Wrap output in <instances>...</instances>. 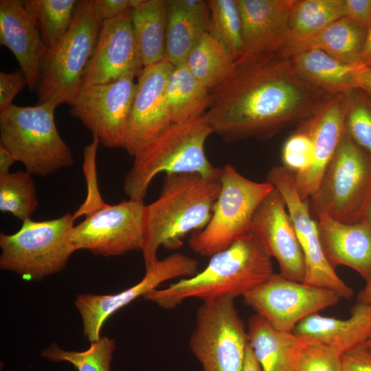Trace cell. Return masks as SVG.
<instances>
[{"label": "cell", "mask_w": 371, "mask_h": 371, "mask_svg": "<svg viewBox=\"0 0 371 371\" xmlns=\"http://www.w3.org/2000/svg\"><path fill=\"white\" fill-rule=\"evenodd\" d=\"M206 119L228 144L267 140L315 117L332 96L301 78L289 58L242 56L228 78L212 91Z\"/></svg>", "instance_id": "1"}, {"label": "cell", "mask_w": 371, "mask_h": 371, "mask_svg": "<svg viewBox=\"0 0 371 371\" xmlns=\"http://www.w3.org/2000/svg\"><path fill=\"white\" fill-rule=\"evenodd\" d=\"M218 174L166 175L159 197L145 205L141 251L146 269L159 260L160 247L177 249L186 235L207 225L221 190Z\"/></svg>", "instance_id": "2"}, {"label": "cell", "mask_w": 371, "mask_h": 371, "mask_svg": "<svg viewBox=\"0 0 371 371\" xmlns=\"http://www.w3.org/2000/svg\"><path fill=\"white\" fill-rule=\"evenodd\" d=\"M273 273L271 258L256 236L248 232L229 247L210 257L207 265L191 277L179 279L144 297L164 309H173L185 300L202 302L222 297L243 296Z\"/></svg>", "instance_id": "3"}, {"label": "cell", "mask_w": 371, "mask_h": 371, "mask_svg": "<svg viewBox=\"0 0 371 371\" xmlns=\"http://www.w3.org/2000/svg\"><path fill=\"white\" fill-rule=\"evenodd\" d=\"M213 131L205 115L183 123H173L133 156L123 189L131 199L144 201L153 179L160 173H198L216 176L219 168L207 159L204 146Z\"/></svg>", "instance_id": "4"}, {"label": "cell", "mask_w": 371, "mask_h": 371, "mask_svg": "<svg viewBox=\"0 0 371 371\" xmlns=\"http://www.w3.org/2000/svg\"><path fill=\"white\" fill-rule=\"evenodd\" d=\"M102 21L91 0L80 1L70 28L54 48H45L40 62L37 104H70L82 87Z\"/></svg>", "instance_id": "5"}, {"label": "cell", "mask_w": 371, "mask_h": 371, "mask_svg": "<svg viewBox=\"0 0 371 371\" xmlns=\"http://www.w3.org/2000/svg\"><path fill=\"white\" fill-rule=\"evenodd\" d=\"M56 107L52 102L13 104L0 113V146L31 175L47 176L74 164L71 150L56 126Z\"/></svg>", "instance_id": "6"}, {"label": "cell", "mask_w": 371, "mask_h": 371, "mask_svg": "<svg viewBox=\"0 0 371 371\" xmlns=\"http://www.w3.org/2000/svg\"><path fill=\"white\" fill-rule=\"evenodd\" d=\"M75 218L23 221L15 233L0 234V268L27 280H40L63 270L76 249L71 240Z\"/></svg>", "instance_id": "7"}, {"label": "cell", "mask_w": 371, "mask_h": 371, "mask_svg": "<svg viewBox=\"0 0 371 371\" xmlns=\"http://www.w3.org/2000/svg\"><path fill=\"white\" fill-rule=\"evenodd\" d=\"M370 199L371 155L346 133L319 188L308 198L311 214L357 223L366 221Z\"/></svg>", "instance_id": "8"}, {"label": "cell", "mask_w": 371, "mask_h": 371, "mask_svg": "<svg viewBox=\"0 0 371 371\" xmlns=\"http://www.w3.org/2000/svg\"><path fill=\"white\" fill-rule=\"evenodd\" d=\"M218 177L221 190L210 220L192 233L188 241L190 248L203 256L211 257L250 232L255 212L274 189L267 181L245 177L229 164L219 168Z\"/></svg>", "instance_id": "9"}, {"label": "cell", "mask_w": 371, "mask_h": 371, "mask_svg": "<svg viewBox=\"0 0 371 371\" xmlns=\"http://www.w3.org/2000/svg\"><path fill=\"white\" fill-rule=\"evenodd\" d=\"M234 300L222 297L202 302L189 339L203 371H242L248 346L247 329Z\"/></svg>", "instance_id": "10"}, {"label": "cell", "mask_w": 371, "mask_h": 371, "mask_svg": "<svg viewBox=\"0 0 371 371\" xmlns=\"http://www.w3.org/2000/svg\"><path fill=\"white\" fill-rule=\"evenodd\" d=\"M267 181L281 194L286 203L304 256V283L331 290L340 298H352V289L340 278L325 256L308 199L304 200L300 196L294 173L283 166H273L267 173Z\"/></svg>", "instance_id": "11"}, {"label": "cell", "mask_w": 371, "mask_h": 371, "mask_svg": "<svg viewBox=\"0 0 371 371\" xmlns=\"http://www.w3.org/2000/svg\"><path fill=\"white\" fill-rule=\"evenodd\" d=\"M245 303L273 328L292 332L306 317L335 305L340 297L331 290L273 273L247 292Z\"/></svg>", "instance_id": "12"}, {"label": "cell", "mask_w": 371, "mask_h": 371, "mask_svg": "<svg viewBox=\"0 0 371 371\" xmlns=\"http://www.w3.org/2000/svg\"><path fill=\"white\" fill-rule=\"evenodd\" d=\"M144 201L131 199L105 204L74 225L71 240L76 249L95 255L116 256L142 250L144 244Z\"/></svg>", "instance_id": "13"}, {"label": "cell", "mask_w": 371, "mask_h": 371, "mask_svg": "<svg viewBox=\"0 0 371 371\" xmlns=\"http://www.w3.org/2000/svg\"><path fill=\"white\" fill-rule=\"evenodd\" d=\"M136 76L130 74L109 83L83 87L69 104L70 114L106 148H122Z\"/></svg>", "instance_id": "14"}, {"label": "cell", "mask_w": 371, "mask_h": 371, "mask_svg": "<svg viewBox=\"0 0 371 371\" xmlns=\"http://www.w3.org/2000/svg\"><path fill=\"white\" fill-rule=\"evenodd\" d=\"M198 265L190 256L173 253L146 269L142 280L127 289L111 295H78L74 304L82 317L85 337L90 342L99 339L102 326L110 315L165 282L194 276L198 272Z\"/></svg>", "instance_id": "15"}, {"label": "cell", "mask_w": 371, "mask_h": 371, "mask_svg": "<svg viewBox=\"0 0 371 371\" xmlns=\"http://www.w3.org/2000/svg\"><path fill=\"white\" fill-rule=\"evenodd\" d=\"M174 65L168 60L145 67L137 76L122 148L132 156L172 124L166 100V85Z\"/></svg>", "instance_id": "16"}, {"label": "cell", "mask_w": 371, "mask_h": 371, "mask_svg": "<svg viewBox=\"0 0 371 371\" xmlns=\"http://www.w3.org/2000/svg\"><path fill=\"white\" fill-rule=\"evenodd\" d=\"M131 9L102 22L82 87L109 83L130 74L138 76L141 73L144 67L135 38Z\"/></svg>", "instance_id": "17"}, {"label": "cell", "mask_w": 371, "mask_h": 371, "mask_svg": "<svg viewBox=\"0 0 371 371\" xmlns=\"http://www.w3.org/2000/svg\"><path fill=\"white\" fill-rule=\"evenodd\" d=\"M250 231L274 258L284 278L304 282L305 263L295 231L281 194L274 188L252 218Z\"/></svg>", "instance_id": "18"}, {"label": "cell", "mask_w": 371, "mask_h": 371, "mask_svg": "<svg viewBox=\"0 0 371 371\" xmlns=\"http://www.w3.org/2000/svg\"><path fill=\"white\" fill-rule=\"evenodd\" d=\"M241 16L243 56L280 55L290 38L296 0H236Z\"/></svg>", "instance_id": "19"}, {"label": "cell", "mask_w": 371, "mask_h": 371, "mask_svg": "<svg viewBox=\"0 0 371 371\" xmlns=\"http://www.w3.org/2000/svg\"><path fill=\"white\" fill-rule=\"evenodd\" d=\"M300 126L310 134L314 146L311 167L302 174H294L298 193L305 200L319 188L346 133L345 95H332L315 117Z\"/></svg>", "instance_id": "20"}, {"label": "cell", "mask_w": 371, "mask_h": 371, "mask_svg": "<svg viewBox=\"0 0 371 371\" xmlns=\"http://www.w3.org/2000/svg\"><path fill=\"white\" fill-rule=\"evenodd\" d=\"M0 43L15 56L30 91H36L41 58L45 48L24 1H0Z\"/></svg>", "instance_id": "21"}, {"label": "cell", "mask_w": 371, "mask_h": 371, "mask_svg": "<svg viewBox=\"0 0 371 371\" xmlns=\"http://www.w3.org/2000/svg\"><path fill=\"white\" fill-rule=\"evenodd\" d=\"M315 218L325 256L333 268L348 267L368 281L371 278V225L368 221L344 223L324 214Z\"/></svg>", "instance_id": "22"}, {"label": "cell", "mask_w": 371, "mask_h": 371, "mask_svg": "<svg viewBox=\"0 0 371 371\" xmlns=\"http://www.w3.org/2000/svg\"><path fill=\"white\" fill-rule=\"evenodd\" d=\"M292 332L304 343L326 346L344 354L371 338L370 308L357 303L346 319L314 313L300 322Z\"/></svg>", "instance_id": "23"}, {"label": "cell", "mask_w": 371, "mask_h": 371, "mask_svg": "<svg viewBox=\"0 0 371 371\" xmlns=\"http://www.w3.org/2000/svg\"><path fill=\"white\" fill-rule=\"evenodd\" d=\"M209 24L207 1L168 0L166 59L174 66L184 63Z\"/></svg>", "instance_id": "24"}, {"label": "cell", "mask_w": 371, "mask_h": 371, "mask_svg": "<svg viewBox=\"0 0 371 371\" xmlns=\"http://www.w3.org/2000/svg\"><path fill=\"white\" fill-rule=\"evenodd\" d=\"M368 29L346 18H340L317 32L289 43L281 56L319 49L348 65H356L363 49Z\"/></svg>", "instance_id": "25"}, {"label": "cell", "mask_w": 371, "mask_h": 371, "mask_svg": "<svg viewBox=\"0 0 371 371\" xmlns=\"http://www.w3.org/2000/svg\"><path fill=\"white\" fill-rule=\"evenodd\" d=\"M247 335L262 371H296L304 341L293 332L278 330L254 314L248 321Z\"/></svg>", "instance_id": "26"}, {"label": "cell", "mask_w": 371, "mask_h": 371, "mask_svg": "<svg viewBox=\"0 0 371 371\" xmlns=\"http://www.w3.org/2000/svg\"><path fill=\"white\" fill-rule=\"evenodd\" d=\"M168 0H136L132 24L144 67L166 59Z\"/></svg>", "instance_id": "27"}, {"label": "cell", "mask_w": 371, "mask_h": 371, "mask_svg": "<svg viewBox=\"0 0 371 371\" xmlns=\"http://www.w3.org/2000/svg\"><path fill=\"white\" fill-rule=\"evenodd\" d=\"M295 70L305 81L330 95H344L355 89L358 66L345 64L319 49L290 57Z\"/></svg>", "instance_id": "28"}, {"label": "cell", "mask_w": 371, "mask_h": 371, "mask_svg": "<svg viewBox=\"0 0 371 371\" xmlns=\"http://www.w3.org/2000/svg\"><path fill=\"white\" fill-rule=\"evenodd\" d=\"M166 94L172 124L202 117L212 99V92L194 78L185 63L174 66L167 81Z\"/></svg>", "instance_id": "29"}, {"label": "cell", "mask_w": 371, "mask_h": 371, "mask_svg": "<svg viewBox=\"0 0 371 371\" xmlns=\"http://www.w3.org/2000/svg\"><path fill=\"white\" fill-rule=\"evenodd\" d=\"M236 60L208 32L199 39L185 64L190 73L211 92L230 76Z\"/></svg>", "instance_id": "30"}, {"label": "cell", "mask_w": 371, "mask_h": 371, "mask_svg": "<svg viewBox=\"0 0 371 371\" xmlns=\"http://www.w3.org/2000/svg\"><path fill=\"white\" fill-rule=\"evenodd\" d=\"M80 1L25 0L24 6L35 22L46 48L52 49L70 28Z\"/></svg>", "instance_id": "31"}, {"label": "cell", "mask_w": 371, "mask_h": 371, "mask_svg": "<svg viewBox=\"0 0 371 371\" xmlns=\"http://www.w3.org/2000/svg\"><path fill=\"white\" fill-rule=\"evenodd\" d=\"M342 17L343 0H296L289 18V43L313 34Z\"/></svg>", "instance_id": "32"}, {"label": "cell", "mask_w": 371, "mask_h": 371, "mask_svg": "<svg viewBox=\"0 0 371 371\" xmlns=\"http://www.w3.org/2000/svg\"><path fill=\"white\" fill-rule=\"evenodd\" d=\"M208 33L236 60L244 53L242 21L236 0H209Z\"/></svg>", "instance_id": "33"}, {"label": "cell", "mask_w": 371, "mask_h": 371, "mask_svg": "<svg viewBox=\"0 0 371 371\" xmlns=\"http://www.w3.org/2000/svg\"><path fill=\"white\" fill-rule=\"evenodd\" d=\"M38 205L32 175L19 170L0 175V210L22 221L31 219Z\"/></svg>", "instance_id": "34"}, {"label": "cell", "mask_w": 371, "mask_h": 371, "mask_svg": "<svg viewBox=\"0 0 371 371\" xmlns=\"http://www.w3.org/2000/svg\"><path fill=\"white\" fill-rule=\"evenodd\" d=\"M115 341L106 336L91 342L84 351H68L59 348L56 344L43 349L41 355L52 362L67 361L78 371H111Z\"/></svg>", "instance_id": "35"}, {"label": "cell", "mask_w": 371, "mask_h": 371, "mask_svg": "<svg viewBox=\"0 0 371 371\" xmlns=\"http://www.w3.org/2000/svg\"><path fill=\"white\" fill-rule=\"evenodd\" d=\"M344 95L346 133L357 146L371 155V97L359 89Z\"/></svg>", "instance_id": "36"}, {"label": "cell", "mask_w": 371, "mask_h": 371, "mask_svg": "<svg viewBox=\"0 0 371 371\" xmlns=\"http://www.w3.org/2000/svg\"><path fill=\"white\" fill-rule=\"evenodd\" d=\"M313 157V139L308 131L299 126L298 130L290 135L283 145L282 166L295 175H300L311 167Z\"/></svg>", "instance_id": "37"}, {"label": "cell", "mask_w": 371, "mask_h": 371, "mask_svg": "<svg viewBox=\"0 0 371 371\" xmlns=\"http://www.w3.org/2000/svg\"><path fill=\"white\" fill-rule=\"evenodd\" d=\"M296 371H343V353L326 346L304 342Z\"/></svg>", "instance_id": "38"}, {"label": "cell", "mask_w": 371, "mask_h": 371, "mask_svg": "<svg viewBox=\"0 0 371 371\" xmlns=\"http://www.w3.org/2000/svg\"><path fill=\"white\" fill-rule=\"evenodd\" d=\"M27 86V81L21 71L1 72L0 113L10 108L16 95Z\"/></svg>", "instance_id": "39"}, {"label": "cell", "mask_w": 371, "mask_h": 371, "mask_svg": "<svg viewBox=\"0 0 371 371\" xmlns=\"http://www.w3.org/2000/svg\"><path fill=\"white\" fill-rule=\"evenodd\" d=\"M344 17L369 29L371 25V0H343Z\"/></svg>", "instance_id": "40"}, {"label": "cell", "mask_w": 371, "mask_h": 371, "mask_svg": "<svg viewBox=\"0 0 371 371\" xmlns=\"http://www.w3.org/2000/svg\"><path fill=\"white\" fill-rule=\"evenodd\" d=\"M343 371H371V351L365 344L343 354Z\"/></svg>", "instance_id": "41"}, {"label": "cell", "mask_w": 371, "mask_h": 371, "mask_svg": "<svg viewBox=\"0 0 371 371\" xmlns=\"http://www.w3.org/2000/svg\"><path fill=\"white\" fill-rule=\"evenodd\" d=\"M95 12L102 21L113 19L131 9L136 0H91Z\"/></svg>", "instance_id": "42"}, {"label": "cell", "mask_w": 371, "mask_h": 371, "mask_svg": "<svg viewBox=\"0 0 371 371\" xmlns=\"http://www.w3.org/2000/svg\"><path fill=\"white\" fill-rule=\"evenodd\" d=\"M355 89L363 91L371 97V67H359L354 74Z\"/></svg>", "instance_id": "43"}, {"label": "cell", "mask_w": 371, "mask_h": 371, "mask_svg": "<svg viewBox=\"0 0 371 371\" xmlns=\"http://www.w3.org/2000/svg\"><path fill=\"white\" fill-rule=\"evenodd\" d=\"M356 65L359 67H371V25L368 30L363 49Z\"/></svg>", "instance_id": "44"}, {"label": "cell", "mask_w": 371, "mask_h": 371, "mask_svg": "<svg viewBox=\"0 0 371 371\" xmlns=\"http://www.w3.org/2000/svg\"><path fill=\"white\" fill-rule=\"evenodd\" d=\"M242 371H262L260 365L249 344L247 348Z\"/></svg>", "instance_id": "45"}, {"label": "cell", "mask_w": 371, "mask_h": 371, "mask_svg": "<svg viewBox=\"0 0 371 371\" xmlns=\"http://www.w3.org/2000/svg\"><path fill=\"white\" fill-rule=\"evenodd\" d=\"M16 162L12 155L0 146V175L10 172V167Z\"/></svg>", "instance_id": "46"}, {"label": "cell", "mask_w": 371, "mask_h": 371, "mask_svg": "<svg viewBox=\"0 0 371 371\" xmlns=\"http://www.w3.org/2000/svg\"><path fill=\"white\" fill-rule=\"evenodd\" d=\"M358 304H371V278L366 281V286L358 295Z\"/></svg>", "instance_id": "47"}, {"label": "cell", "mask_w": 371, "mask_h": 371, "mask_svg": "<svg viewBox=\"0 0 371 371\" xmlns=\"http://www.w3.org/2000/svg\"><path fill=\"white\" fill-rule=\"evenodd\" d=\"M366 221L371 225V199L368 205Z\"/></svg>", "instance_id": "48"}, {"label": "cell", "mask_w": 371, "mask_h": 371, "mask_svg": "<svg viewBox=\"0 0 371 371\" xmlns=\"http://www.w3.org/2000/svg\"><path fill=\"white\" fill-rule=\"evenodd\" d=\"M366 346L371 351V338H370L366 343Z\"/></svg>", "instance_id": "49"}, {"label": "cell", "mask_w": 371, "mask_h": 371, "mask_svg": "<svg viewBox=\"0 0 371 371\" xmlns=\"http://www.w3.org/2000/svg\"><path fill=\"white\" fill-rule=\"evenodd\" d=\"M369 306H370V312H371V304H370V305H369Z\"/></svg>", "instance_id": "50"}]
</instances>
